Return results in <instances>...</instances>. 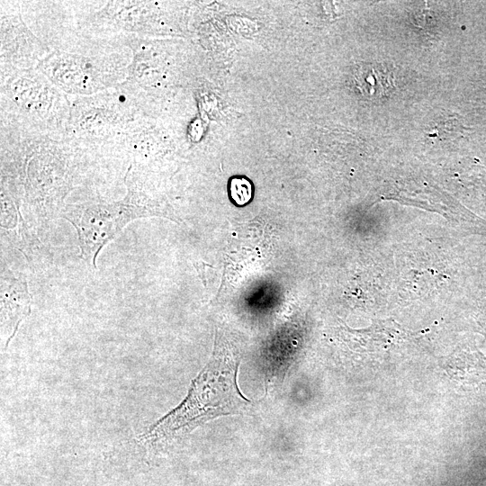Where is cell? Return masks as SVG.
Listing matches in <instances>:
<instances>
[{"instance_id": "cell-5", "label": "cell", "mask_w": 486, "mask_h": 486, "mask_svg": "<svg viewBox=\"0 0 486 486\" xmlns=\"http://www.w3.org/2000/svg\"><path fill=\"white\" fill-rule=\"evenodd\" d=\"M355 82L361 94L368 98H380L392 86L391 76L374 64L358 67L355 72Z\"/></svg>"}, {"instance_id": "cell-2", "label": "cell", "mask_w": 486, "mask_h": 486, "mask_svg": "<svg viewBox=\"0 0 486 486\" xmlns=\"http://www.w3.org/2000/svg\"><path fill=\"white\" fill-rule=\"evenodd\" d=\"M127 185L128 194L122 201L68 205L60 213L59 217L69 221L76 231L80 258L94 269L97 268L96 259L101 250L132 220L153 216L176 220L132 184Z\"/></svg>"}, {"instance_id": "cell-7", "label": "cell", "mask_w": 486, "mask_h": 486, "mask_svg": "<svg viewBox=\"0 0 486 486\" xmlns=\"http://www.w3.org/2000/svg\"><path fill=\"white\" fill-rule=\"evenodd\" d=\"M485 327H486V311H485Z\"/></svg>"}, {"instance_id": "cell-6", "label": "cell", "mask_w": 486, "mask_h": 486, "mask_svg": "<svg viewBox=\"0 0 486 486\" xmlns=\"http://www.w3.org/2000/svg\"><path fill=\"white\" fill-rule=\"evenodd\" d=\"M230 196L238 205H244L252 197V185L244 177H234L230 185Z\"/></svg>"}, {"instance_id": "cell-4", "label": "cell", "mask_w": 486, "mask_h": 486, "mask_svg": "<svg viewBox=\"0 0 486 486\" xmlns=\"http://www.w3.org/2000/svg\"><path fill=\"white\" fill-rule=\"evenodd\" d=\"M447 374L466 385H479L486 382V356L479 350H460L453 354L446 364Z\"/></svg>"}, {"instance_id": "cell-1", "label": "cell", "mask_w": 486, "mask_h": 486, "mask_svg": "<svg viewBox=\"0 0 486 486\" xmlns=\"http://www.w3.org/2000/svg\"><path fill=\"white\" fill-rule=\"evenodd\" d=\"M238 366L237 353L216 336L212 356L192 380L185 397L140 434V443L165 446L217 418L243 413L251 401L238 387Z\"/></svg>"}, {"instance_id": "cell-3", "label": "cell", "mask_w": 486, "mask_h": 486, "mask_svg": "<svg viewBox=\"0 0 486 486\" xmlns=\"http://www.w3.org/2000/svg\"><path fill=\"white\" fill-rule=\"evenodd\" d=\"M1 336L4 348L16 334L20 324L32 311V295L23 274L7 267L1 271Z\"/></svg>"}]
</instances>
